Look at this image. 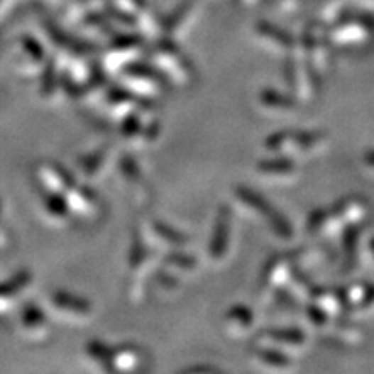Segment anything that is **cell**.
Instances as JSON below:
<instances>
[{
    "label": "cell",
    "mask_w": 374,
    "mask_h": 374,
    "mask_svg": "<svg viewBox=\"0 0 374 374\" xmlns=\"http://www.w3.org/2000/svg\"><path fill=\"white\" fill-rule=\"evenodd\" d=\"M326 139L321 132H279L269 137L265 149L282 158H307L319 155L324 149Z\"/></svg>",
    "instance_id": "6da1fadb"
},
{
    "label": "cell",
    "mask_w": 374,
    "mask_h": 374,
    "mask_svg": "<svg viewBox=\"0 0 374 374\" xmlns=\"http://www.w3.org/2000/svg\"><path fill=\"white\" fill-rule=\"evenodd\" d=\"M369 215V203L359 196H350V198L341 199L333 210L326 211L324 227L322 234H340L345 227H356L362 224Z\"/></svg>",
    "instance_id": "7a4b0ae2"
},
{
    "label": "cell",
    "mask_w": 374,
    "mask_h": 374,
    "mask_svg": "<svg viewBox=\"0 0 374 374\" xmlns=\"http://www.w3.org/2000/svg\"><path fill=\"white\" fill-rule=\"evenodd\" d=\"M286 77H288V84L291 87V92L297 99L310 101L317 94V75L312 72L309 62L303 56H291L288 62V70H286Z\"/></svg>",
    "instance_id": "3957f363"
},
{
    "label": "cell",
    "mask_w": 374,
    "mask_h": 374,
    "mask_svg": "<svg viewBox=\"0 0 374 374\" xmlns=\"http://www.w3.org/2000/svg\"><path fill=\"white\" fill-rule=\"evenodd\" d=\"M155 59L156 65H158L160 68L167 73V77L170 78L172 82H175V84L191 85L192 82H194L196 75L191 62H189L182 54H179L175 49H172V47L161 49L155 56Z\"/></svg>",
    "instance_id": "277c9868"
},
{
    "label": "cell",
    "mask_w": 374,
    "mask_h": 374,
    "mask_svg": "<svg viewBox=\"0 0 374 374\" xmlns=\"http://www.w3.org/2000/svg\"><path fill=\"white\" fill-rule=\"evenodd\" d=\"M258 345L270 346L279 352H303L307 346V336L298 329H279V331H267L260 334Z\"/></svg>",
    "instance_id": "5b68a950"
},
{
    "label": "cell",
    "mask_w": 374,
    "mask_h": 374,
    "mask_svg": "<svg viewBox=\"0 0 374 374\" xmlns=\"http://www.w3.org/2000/svg\"><path fill=\"white\" fill-rule=\"evenodd\" d=\"M231 239V211L227 207H222L216 216L214 238L210 243V257L215 262L226 257Z\"/></svg>",
    "instance_id": "8992f818"
},
{
    "label": "cell",
    "mask_w": 374,
    "mask_h": 374,
    "mask_svg": "<svg viewBox=\"0 0 374 374\" xmlns=\"http://www.w3.org/2000/svg\"><path fill=\"white\" fill-rule=\"evenodd\" d=\"M291 274H293V262L290 257H275L267 263L263 270V286L269 291L282 288L288 285Z\"/></svg>",
    "instance_id": "52a82bcc"
},
{
    "label": "cell",
    "mask_w": 374,
    "mask_h": 374,
    "mask_svg": "<svg viewBox=\"0 0 374 374\" xmlns=\"http://www.w3.org/2000/svg\"><path fill=\"white\" fill-rule=\"evenodd\" d=\"M258 173L260 177L267 179L269 182H290V180H293L297 177L298 170L293 160L277 156L274 160L262 161L258 165Z\"/></svg>",
    "instance_id": "ba28073f"
},
{
    "label": "cell",
    "mask_w": 374,
    "mask_h": 374,
    "mask_svg": "<svg viewBox=\"0 0 374 374\" xmlns=\"http://www.w3.org/2000/svg\"><path fill=\"white\" fill-rule=\"evenodd\" d=\"M310 300H312L314 305H316L319 310H322L329 319L340 317L346 310V307H348L345 293L334 290H314Z\"/></svg>",
    "instance_id": "9c48e42d"
},
{
    "label": "cell",
    "mask_w": 374,
    "mask_h": 374,
    "mask_svg": "<svg viewBox=\"0 0 374 374\" xmlns=\"http://www.w3.org/2000/svg\"><path fill=\"white\" fill-rule=\"evenodd\" d=\"M236 198H238V202L241 203L248 211H251L253 215L267 216V222H269V220L273 219V215L275 214V211L273 210V207H270V204L267 203L262 196H258L257 192L251 191V189L238 187L236 189Z\"/></svg>",
    "instance_id": "30bf717a"
},
{
    "label": "cell",
    "mask_w": 374,
    "mask_h": 374,
    "mask_svg": "<svg viewBox=\"0 0 374 374\" xmlns=\"http://www.w3.org/2000/svg\"><path fill=\"white\" fill-rule=\"evenodd\" d=\"M253 326V314L246 307H232L226 316V329L232 336H243Z\"/></svg>",
    "instance_id": "8fae6325"
},
{
    "label": "cell",
    "mask_w": 374,
    "mask_h": 374,
    "mask_svg": "<svg viewBox=\"0 0 374 374\" xmlns=\"http://www.w3.org/2000/svg\"><path fill=\"white\" fill-rule=\"evenodd\" d=\"M255 361L260 362L265 368L273 369H288L291 365V359L286 353L279 352V350L270 348V346L257 345V350L253 352Z\"/></svg>",
    "instance_id": "7c38bea8"
},
{
    "label": "cell",
    "mask_w": 374,
    "mask_h": 374,
    "mask_svg": "<svg viewBox=\"0 0 374 374\" xmlns=\"http://www.w3.org/2000/svg\"><path fill=\"white\" fill-rule=\"evenodd\" d=\"M260 104L262 108L270 109V111H290L293 109L295 101L293 97H286L275 90H265L260 94Z\"/></svg>",
    "instance_id": "4fadbf2b"
},
{
    "label": "cell",
    "mask_w": 374,
    "mask_h": 374,
    "mask_svg": "<svg viewBox=\"0 0 374 374\" xmlns=\"http://www.w3.org/2000/svg\"><path fill=\"white\" fill-rule=\"evenodd\" d=\"M286 286H288L291 297H293L297 302L310 300V298H312L314 288L309 282V279L303 277V275L300 274H295V270H293V274H291L288 285Z\"/></svg>",
    "instance_id": "5bb4252c"
},
{
    "label": "cell",
    "mask_w": 374,
    "mask_h": 374,
    "mask_svg": "<svg viewBox=\"0 0 374 374\" xmlns=\"http://www.w3.org/2000/svg\"><path fill=\"white\" fill-rule=\"evenodd\" d=\"M165 265H167L168 269H173L177 270V273H180V275H192L196 274V270H198V262L184 253L170 255L168 260H165Z\"/></svg>",
    "instance_id": "9a60e30c"
},
{
    "label": "cell",
    "mask_w": 374,
    "mask_h": 374,
    "mask_svg": "<svg viewBox=\"0 0 374 374\" xmlns=\"http://www.w3.org/2000/svg\"><path fill=\"white\" fill-rule=\"evenodd\" d=\"M369 288H371V286L365 285V282H356V285H352L348 290L345 291L346 303L352 307H359L361 303L364 302V298L368 297Z\"/></svg>",
    "instance_id": "2e32d148"
},
{
    "label": "cell",
    "mask_w": 374,
    "mask_h": 374,
    "mask_svg": "<svg viewBox=\"0 0 374 374\" xmlns=\"http://www.w3.org/2000/svg\"><path fill=\"white\" fill-rule=\"evenodd\" d=\"M359 310L362 314H373L374 312V286L369 288L368 297L364 298V302L359 305Z\"/></svg>",
    "instance_id": "e0dca14e"
},
{
    "label": "cell",
    "mask_w": 374,
    "mask_h": 374,
    "mask_svg": "<svg viewBox=\"0 0 374 374\" xmlns=\"http://www.w3.org/2000/svg\"><path fill=\"white\" fill-rule=\"evenodd\" d=\"M364 160H365V165H368V167L374 172V151H369L368 155L364 156Z\"/></svg>",
    "instance_id": "ac0fdd59"
},
{
    "label": "cell",
    "mask_w": 374,
    "mask_h": 374,
    "mask_svg": "<svg viewBox=\"0 0 374 374\" xmlns=\"http://www.w3.org/2000/svg\"><path fill=\"white\" fill-rule=\"evenodd\" d=\"M369 248H371V253H373V257H374V238L371 239V241H369Z\"/></svg>",
    "instance_id": "d6986e66"
}]
</instances>
